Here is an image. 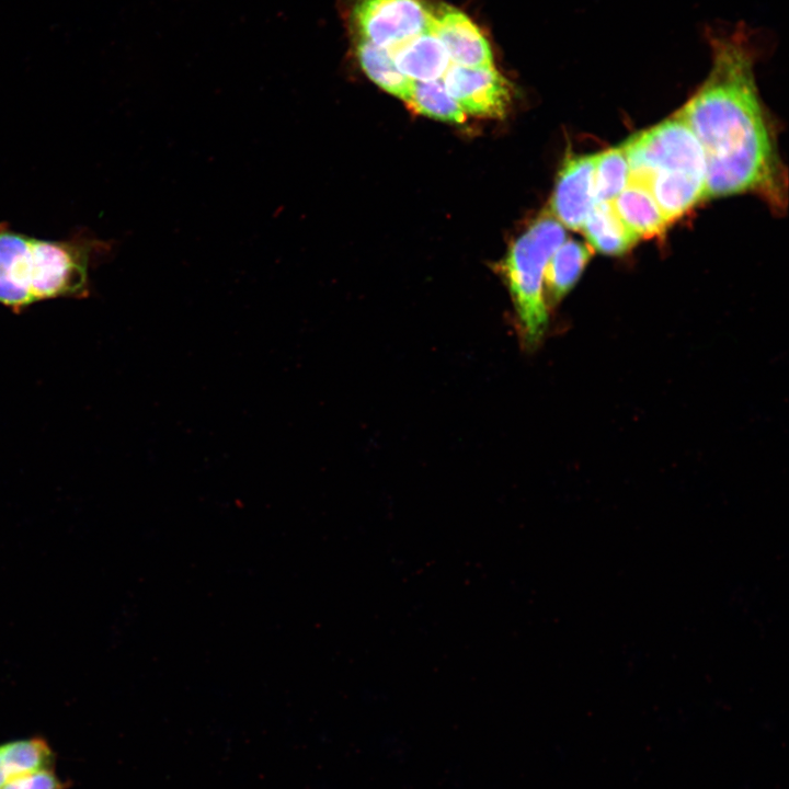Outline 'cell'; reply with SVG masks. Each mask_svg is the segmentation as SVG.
Listing matches in <instances>:
<instances>
[{
    "label": "cell",
    "mask_w": 789,
    "mask_h": 789,
    "mask_svg": "<svg viewBox=\"0 0 789 789\" xmlns=\"http://www.w3.org/2000/svg\"><path fill=\"white\" fill-rule=\"evenodd\" d=\"M708 43L710 71L677 112L705 153V198L754 192L781 208L785 174L755 82L751 35L737 26L710 32Z\"/></svg>",
    "instance_id": "1"
},
{
    "label": "cell",
    "mask_w": 789,
    "mask_h": 789,
    "mask_svg": "<svg viewBox=\"0 0 789 789\" xmlns=\"http://www.w3.org/2000/svg\"><path fill=\"white\" fill-rule=\"evenodd\" d=\"M112 244L89 236L45 240L0 224V304L19 310L34 302L87 295L89 270Z\"/></svg>",
    "instance_id": "2"
},
{
    "label": "cell",
    "mask_w": 789,
    "mask_h": 789,
    "mask_svg": "<svg viewBox=\"0 0 789 789\" xmlns=\"http://www.w3.org/2000/svg\"><path fill=\"white\" fill-rule=\"evenodd\" d=\"M629 181L644 186L671 222L705 198L706 159L697 137L676 113L622 145Z\"/></svg>",
    "instance_id": "3"
},
{
    "label": "cell",
    "mask_w": 789,
    "mask_h": 789,
    "mask_svg": "<svg viewBox=\"0 0 789 789\" xmlns=\"http://www.w3.org/2000/svg\"><path fill=\"white\" fill-rule=\"evenodd\" d=\"M564 240L563 226L550 213L541 214L514 241L501 265L514 304L521 343L528 351L541 343L548 328L545 267Z\"/></svg>",
    "instance_id": "4"
},
{
    "label": "cell",
    "mask_w": 789,
    "mask_h": 789,
    "mask_svg": "<svg viewBox=\"0 0 789 789\" xmlns=\"http://www.w3.org/2000/svg\"><path fill=\"white\" fill-rule=\"evenodd\" d=\"M432 15L425 0H354L346 18L353 38L390 50L431 32Z\"/></svg>",
    "instance_id": "5"
},
{
    "label": "cell",
    "mask_w": 789,
    "mask_h": 789,
    "mask_svg": "<svg viewBox=\"0 0 789 789\" xmlns=\"http://www.w3.org/2000/svg\"><path fill=\"white\" fill-rule=\"evenodd\" d=\"M448 94L465 113L489 118L505 116L512 101L508 81L493 67L449 65L443 76Z\"/></svg>",
    "instance_id": "6"
},
{
    "label": "cell",
    "mask_w": 789,
    "mask_h": 789,
    "mask_svg": "<svg viewBox=\"0 0 789 789\" xmlns=\"http://www.w3.org/2000/svg\"><path fill=\"white\" fill-rule=\"evenodd\" d=\"M596 155L569 156L558 174L550 214L563 226L580 230L596 204L594 169Z\"/></svg>",
    "instance_id": "7"
},
{
    "label": "cell",
    "mask_w": 789,
    "mask_h": 789,
    "mask_svg": "<svg viewBox=\"0 0 789 789\" xmlns=\"http://www.w3.org/2000/svg\"><path fill=\"white\" fill-rule=\"evenodd\" d=\"M431 32L441 42L454 65L466 68L493 67L488 39L458 9L446 4L433 9Z\"/></svg>",
    "instance_id": "8"
},
{
    "label": "cell",
    "mask_w": 789,
    "mask_h": 789,
    "mask_svg": "<svg viewBox=\"0 0 789 789\" xmlns=\"http://www.w3.org/2000/svg\"><path fill=\"white\" fill-rule=\"evenodd\" d=\"M397 68L412 81L439 80L450 61L432 32L422 33L388 50Z\"/></svg>",
    "instance_id": "9"
},
{
    "label": "cell",
    "mask_w": 789,
    "mask_h": 789,
    "mask_svg": "<svg viewBox=\"0 0 789 789\" xmlns=\"http://www.w3.org/2000/svg\"><path fill=\"white\" fill-rule=\"evenodd\" d=\"M610 204L624 225L638 239L659 236L668 225L650 192L632 181H628Z\"/></svg>",
    "instance_id": "10"
},
{
    "label": "cell",
    "mask_w": 789,
    "mask_h": 789,
    "mask_svg": "<svg viewBox=\"0 0 789 789\" xmlns=\"http://www.w3.org/2000/svg\"><path fill=\"white\" fill-rule=\"evenodd\" d=\"M592 249L575 240H564L547 262L544 275L548 307L559 302L580 278Z\"/></svg>",
    "instance_id": "11"
},
{
    "label": "cell",
    "mask_w": 789,
    "mask_h": 789,
    "mask_svg": "<svg viewBox=\"0 0 789 789\" xmlns=\"http://www.w3.org/2000/svg\"><path fill=\"white\" fill-rule=\"evenodd\" d=\"M582 230L590 245L607 255L624 254L639 240L617 216L610 202L596 203Z\"/></svg>",
    "instance_id": "12"
},
{
    "label": "cell",
    "mask_w": 789,
    "mask_h": 789,
    "mask_svg": "<svg viewBox=\"0 0 789 789\" xmlns=\"http://www.w3.org/2000/svg\"><path fill=\"white\" fill-rule=\"evenodd\" d=\"M56 754L42 736L14 739L0 743V787L14 777L54 768Z\"/></svg>",
    "instance_id": "13"
},
{
    "label": "cell",
    "mask_w": 789,
    "mask_h": 789,
    "mask_svg": "<svg viewBox=\"0 0 789 789\" xmlns=\"http://www.w3.org/2000/svg\"><path fill=\"white\" fill-rule=\"evenodd\" d=\"M353 43L362 71L379 88L407 102L413 81L397 68L390 53L363 39L353 38Z\"/></svg>",
    "instance_id": "14"
},
{
    "label": "cell",
    "mask_w": 789,
    "mask_h": 789,
    "mask_svg": "<svg viewBox=\"0 0 789 789\" xmlns=\"http://www.w3.org/2000/svg\"><path fill=\"white\" fill-rule=\"evenodd\" d=\"M407 103L415 113L438 121L461 124L466 119V113L438 80L413 81Z\"/></svg>",
    "instance_id": "15"
},
{
    "label": "cell",
    "mask_w": 789,
    "mask_h": 789,
    "mask_svg": "<svg viewBox=\"0 0 789 789\" xmlns=\"http://www.w3.org/2000/svg\"><path fill=\"white\" fill-rule=\"evenodd\" d=\"M628 181L629 167L622 146L597 153L594 169L596 203L611 202Z\"/></svg>",
    "instance_id": "16"
},
{
    "label": "cell",
    "mask_w": 789,
    "mask_h": 789,
    "mask_svg": "<svg viewBox=\"0 0 789 789\" xmlns=\"http://www.w3.org/2000/svg\"><path fill=\"white\" fill-rule=\"evenodd\" d=\"M70 782L62 780L54 768H45L12 778L0 789H68Z\"/></svg>",
    "instance_id": "17"
}]
</instances>
